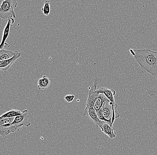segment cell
Here are the masks:
<instances>
[{
  "label": "cell",
  "mask_w": 157,
  "mask_h": 155,
  "mask_svg": "<svg viewBox=\"0 0 157 155\" xmlns=\"http://www.w3.org/2000/svg\"><path fill=\"white\" fill-rule=\"evenodd\" d=\"M129 52L141 67L142 72H148L157 77V52L148 49H130Z\"/></svg>",
  "instance_id": "obj_1"
},
{
  "label": "cell",
  "mask_w": 157,
  "mask_h": 155,
  "mask_svg": "<svg viewBox=\"0 0 157 155\" xmlns=\"http://www.w3.org/2000/svg\"><path fill=\"white\" fill-rule=\"evenodd\" d=\"M100 81V78H95L93 86L89 88L88 99L86 103V107L84 110H87L89 108L93 107L97 113L102 107L104 103L109 100L105 95L98 94L96 92L97 86Z\"/></svg>",
  "instance_id": "obj_2"
},
{
  "label": "cell",
  "mask_w": 157,
  "mask_h": 155,
  "mask_svg": "<svg viewBox=\"0 0 157 155\" xmlns=\"http://www.w3.org/2000/svg\"><path fill=\"white\" fill-rule=\"evenodd\" d=\"M17 2L15 0H4L0 6V17L2 19L16 18L14 9Z\"/></svg>",
  "instance_id": "obj_3"
},
{
  "label": "cell",
  "mask_w": 157,
  "mask_h": 155,
  "mask_svg": "<svg viewBox=\"0 0 157 155\" xmlns=\"http://www.w3.org/2000/svg\"><path fill=\"white\" fill-rule=\"evenodd\" d=\"M118 105L113 104L109 100L105 101L102 107V112L104 117L109 121L110 124L113 126V124L116 118L119 117V113L117 111Z\"/></svg>",
  "instance_id": "obj_4"
},
{
  "label": "cell",
  "mask_w": 157,
  "mask_h": 155,
  "mask_svg": "<svg viewBox=\"0 0 157 155\" xmlns=\"http://www.w3.org/2000/svg\"><path fill=\"white\" fill-rule=\"evenodd\" d=\"M29 114L27 110H23L21 115L16 117L12 124L16 127L21 129L23 127H29L31 123L28 122Z\"/></svg>",
  "instance_id": "obj_5"
},
{
  "label": "cell",
  "mask_w": 157,
  "mask_h": 155,
  "mask_svg": "<svg viewBox=\"0 0 157 155\" xmlns=\"http://www.w3.org/2000/svg\"><path fill=\"white\" fill-rule=\"evenodd\" d=\"M14 23V19L13 18H10L4 29L2 38L0 44V50L3 49L5 48H9L10 45L7 44L6 41L9 37L10 33L11 28Z\"/></svg>",
  "instance_id": "obj_6"
},
{
  "label": "cell",
  "mask_w": 157,
  "mask_h": 155,
  "mask_svg": "<svg viewBox=\"0 0 157 155\" xmlns=\"http://www.w3.org/2000/svg\"><path fill=\"white\" fill-rule=\"evenodd\" d=\"M99 127L103 133L109 136L111 139H114L116 137V133L113 126L105 122L101 121Z\"/></svg>",
  "instance_id": "obj_7"
},
{
  "label": "cell",
  "mask_w": 157,
  "mask_h": 155,
  "mask_svg": "<svg viewBox=\"0 0 157 155\" xmlns=\"http://www.w3.org/2000/svg\"><path fill=\"white\" fill-rule=\"evenodd\" d=\"M21 56V53L17 52L16 54L12 58L8 60L0 61V70L3 71L5 73H6L7 71L10 69L12 65L16 61V60L19 58Z\"/></svg>",
  "instance_id": "obj_8"
},
{
  "label": "cell",
  "mask_w": 157,
  "mask_h": 155,
  "mask_svg": "<svg viewBox=\"0 0 157 155\" xmlns=\"http://www.w3.org/2000/svg\"><path fill=\"white\" fill-rule=\"evenodd\" d=\"M96 92L98 94H102L105 95L106 98L113 104H116L114 99V96L116 93L115 90H110L105 87H102L98 90H96Z\"/></svg>",
  "instance_id": "obj_9"
},
{
  "label": "cell",
  "mask_w": 157,
  "mask_h": 155,
  "mask_svg": "<svg viewBox=\"0 0 157 155\" xmlns=\"http://www.w3.org/2000/svg\"><path fill=\"white\" fill-rule=\"evenodd\" d=\"M21 129L13 125L12 123L0 125V136L4 137L12 133L19 131Z\"/></svg>",
  "instance_id": "obj_10"
},
{
  "label": "cell",
  "mask_w": 157,
  "mask_h": 155,
  "mask_svg": "<svg viewBox=\"0 0 157 155\" xmlns=\"http://www.w3.org/2000/svg\"><path fill=\"white\" fill-rule=\"evenodd\" d=\"M83 115L88 116L90 118V119L97 125V126H99L100 125L101 121L98 118L97 112L93 107L89 108L87 110H84Z\"/></svg>",
  "instance_id": "obj_11"
},
{
  "label": "cell",
  "mask_w": 157,
  "mask_h": 155,
  "mask_svg": "<svg viewBox=\"0 0 157 155\" xmlns=\"http://www.w3.org/2000/svg\"><path fill=\"white\" fill-rule=\"evenodd\" d=\"M17 52V51H10L4 49L0 50V61L8 60L12 58Z\"/></svg>",
  "instance_id": "obj_12"
},
{
  "label": "cell",
  "mask_w": 157,
  "mask_h": 155,
  "mask_svg": "<svg viewBox=\"0 0 157 155\" xmlns=\"http://www.w3.org/2000/svg\"><path fill=\"white\" fill-rule=\"evenodd\" d=\"M51 80L48 76H44L38 81V88L39 90H47L50 86Z\"/></svg>",
  "instance_id": "obj_13"
},
{
  "label": "cell",
  "mask_w": 157,
  "mask_h": 155,
  "mask_svg": "<svg viewBox=\"0 0 157 155\" xmlns=\"http://www.w3.org/2000/svg\"><path fill=\"white\" fill-rule=\"evenodd\" d=\"M22 114V112L21 111L13 109L5 113L1 116L4 118H15L16 117L21 115Z\"/></svg>",
  "instance_id": "obj_14"
},
{
  "label": "cell",
  "mask_w": 157,
  "mask_h": 155,
  "mask_svg": "<svg viewBox=\"0 0 157 155\" xmlns=\"http://www.w3.org/2000/svg\"><path fill=\"white\" fill-rule=\"evenodd\" d=\"M51 2L50 1H45L43 7L41 9V10L44 14V15L48 16L49 15L51 11Z\"/></svg>",
  "instance_id": "obj_15"
},
{
  "label": "cell",
  "mask_w": 157,
  "mask_h": 155,
  "mask_svg": "<svg viewBox=\"0 0 157 155\" xmlns=\"http://www.w3.org/2000/svg\"><path fill=\"white\" fill-rule=\"evenodd\" d=\"M15 118H4L0 116V125H3L9 123H12Z\"/></svg>",
  "instance_id": "obj_16"
},
{
  "label": "cell",
  "mask_w": 157,
  "mask_h": 155,
  "mask_svg": "<svg viewBox=\"0 0 157 155\" xmlns=\"http://www.w3.org/2000/svg\"><path fill=\"white\" fill-rule=\"evenodd\" d=\"M148 93L151 97H155L157 95V83L154 87L148 90Z\"/></svg>",
  "instance_id": "obj_17"
},
{
  "label": "cell",
  "mask_w": 157,
  "mask_h": 155,
  "mask_svg": "<svg viewBox=\"0 0 157 155\" xmlns=\"http://www.w3.org/2000/svg\"><path fill=\"white\" fill-rule=\"evenodd\" d=\"M97 115H98V118H99L100 120L102 121L105 122H107L108 123H110L109 121L107 120V119L104 117L102 112L101 109L100 110L99 112L97 113Z\"/></svg>",
  "instance_id": "obj_18"
},
{
  "label": "cell",
  "mask_w": 157,
  "mask_h": 155,
  "mask_svg": "<svg viewBox=\"0 0 157 155\" xmlns=\"http://www.w3.org/2000/svg\"><path fill=\"white\" fill-rule=\"evenodd\" d=\"M75 98L74 95H67L65 96L64 99L67 103H71L73 101Z\"/></svg>",
  "instance_id": "obj_19"
}]
</instances>
